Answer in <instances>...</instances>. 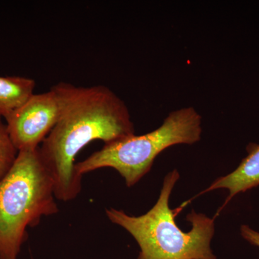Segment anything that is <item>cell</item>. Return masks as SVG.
Instances as JSON below:
<instances>
[{"label":"cell","instance_id":"1","mask_svg":"<svg viewBox=\"0 0 259 259\" xmlns=\"http://www.w3.org/2000/svg\"><path fill=\"white\" fill-rule=\"evenodd\" d=\"M134 135L127 105L110 89L69 83L60 118L39 147L56 199L69 202L81 192L75 160L83 148L97 140L108 144Z\"/></svg>","mask_w":259,"mask_h":259},{"label":"cell","instance_id":"2","mask_svg":"<svg viewBox=\"0 0 259 259\" xmlns=\"http://www.w3.org/2000/svg\"><path fill=\"white\" fill-rule=\"evenodd\" d=\"M179 179L177 169L165 177L157 202L143 215L136 217L122 210L106 209L109 220L125 229L137 242L141 248L137 259H217L210 248L214 219L192 210L187 216L192 224L187 233L175 222L182 207L170 209L169 198Z\"/></svg>","mask_w":259,"mask_h":259},{"label":"cell","instance_id":"3","mask_svg":"<svg viewBox=\"0 0 259 259\" xmlns=\"http://www.w3.org/2000/svg\"><path fill=\"white\" fill-rule=\"evenodd\" d=\"M54 182L39 148L18 151L0 180V259H18L27 229L59 212Z\"/></svg>","mask_w":259,"mask_h":259},{"label":"cell","instance_id":"4","mask_svg":"<svg viewBox=\"0 0 259 259\" xmlns=\"http://www.w3.org/2000/svg\"><path fill=\"white\" fill-rule=\"evenodd\" d=\"M202 116L193 107L172 111L157 129L110 144L75 165L79 177L102 168H112L132 187L151 170L162 151L178 144H194L202 136Z\"/></svg>","mask_w":259,"mask_h":259},{"label":"cell","instance_id":"5","mask_svg":"<svg viewBox=\"0 0 259 259\" xmlns=\"http://www.w3.org/2000/svg\"><path fill=\"white\" fill-rule=\"evenodd\" d=\"M69 83H59L47 93L33 94L5 119L10 139L18 151L40 147L60 118Z\"/></svg>","mask_w":259,"mask_h":259},{"label":"cell","instance_id":"6","mask_svg":"<svg viewBox=\"0 0 259 259\" xmlns=\"http://www.w3.org/2000/svg\"><path fill=\"white\" fill-rule=\"evenodd\" d=\"M246 151L248 154L234 171L218 178L203 192L205 193L218 189L229 191V195L221 209L237 194L259 186V144L250 143L247 146Z\"/></svg>","mask_w":259,"mask_h":259},{"label":"cell","instance_id":"7","mask_svg":"<svg viewBox=\"0 0 259 259\" xmlns=\"http://www.w3.org/2000/svg\"><path fill=\"white\" fill-rule=\"evenodd\" d=\"M35 80L21 76H0V116L6 119L34 94Z\"/></svg>","mask_w":259,"mask_h":259},{"label":"cell","instance_id":"8","mask_svg":"<svg viewBox=\"0 0 259 259\" xmlns=\"http://www.w3.org/2000/svg\"><path fill=\"white\" fill-rule=\"evenodd\" d=\"M18 154V151L10 139L7 125L0 116V180L9 171Z\"/></svg>","mask_w":259,"mask_h":259},{"label":"cell","instance_id":"9","mask_svg":"<svg viewBox=\"0 0 259 259\" xmlns=\"http://www.w3.org/2000/svg\"><path fill=\"white\" fill-rule=\"evenodd\" d=\"M241 234L242 237L249 242L250 244L255 245L259 248V233L250 228L246 225L241 227Z\"/></svg>","mask_w":259,"mask_h":259}]
</instances>
